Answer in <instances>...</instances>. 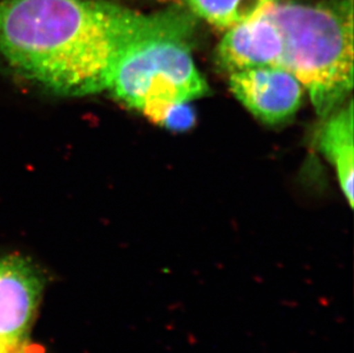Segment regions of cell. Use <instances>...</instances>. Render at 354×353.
<instances>
[{"label":"cell","instance_id":"6da1fadb","mask_svg":"<svg viewBox=\"0 0 354 353\" xmlns=\"http://www.w3.org/2000/svg\"><path fill=\"white\" fill-rule=\"evenodd\" d=\"M149 20L107 0H0V55L52 93H99Z\"/></svg>","mask_w":354,"mask_h":353},{"label":"cell","instance_id":"7a4b0ae2","mask_svg":"<svg viewBox=\"0 0 354 353\" xmlns=\"http://www.w3.org/2000/svg\"><path fill=\"white\" fill-rule=\"evenodd\" d=\"M217 64L228 75L277 67L297 77L315 111L326 117L353 89V0L277 1L227 30Z\"/></svg>","mask_w":354,"mask_h":353},{"label":"cell","instance_id":"3957f363","mask_svg":"<svg viewBox=\"0 0 354 353\" xmlns=\"http://www.w3.org/2000/svg\"><path fill=\"white\" fill-rule=\"evenodd\" d=\"M195 29L196 17L183 5L151 13L118 61L107 90L160 125L172 107L205 96L209 87L192 55Z\"/></svg>","mask_w":354,"mask_h":353},{"label":"cell","instance_id":"277c9868","mask_svg":"<svg viewBox=\"0 0 354 353\" xmlns=\"http://www.w3.org/2000/svg\"><path fill=\"white\" fill-rule=\"evenodd\" d=\"M45 277L32 260L0 257V342L24 351L43 296Z\"/></svg>","mask_w":354,"mask_h":353},{"label":"cell","instance_id":"5b68a950","mask_svg":"<svg viewBox=\"0 0 354 353\" xmlns=\"http://www.w3.org/2000/svg\"><path fill=\"white\" fill-rule=\"evenodd\" d=\"M237 100L258 120L279 124L297 113L304 87L297 77L277 67H254L235 71L228 77Z\"/></svg>","mask_w":354,"mask_h":353},{"label":"cell","instance_id":"8992f818","mask_svg":"<svg viewBox=\"0 0 354 353\" xmlns=\"http://www.w3.org/2000/svg\"><path fill=\"white\" fill-rule=\"evenodd\" d=\"M324 118L317 132V148L334 167L342 192L353 208V102L348 101V106L339 107Z\"/></svg>","mask_w":354,"mask_h":353},{"label":"cell","instance_id":"52a82bcc","mask_svg":"<svg viewBox=\"0 0 354 353\" xmlns=\"http://www.w3.org/2000/svg\"><path fill=\"white\" fill-rule=\"evenodd\" d=\"M196 19L230 30L257 17L280 0H181Z\"/></svg>","mask_w":354,"mask_h":353},{"label":"cell","instance_id":"ba28073f","mask_svg":"<svg viewBox=\"0 0 354 353\" xmlns=\"http://www.w3.org/2000/svg\"><path fill=\"white\" fill-rule=\"evenodd\" d=\"M195 123L194 110L189 106V102L172 107L164 117L160 125L170 130H188Z\"/></svg>","mask_w":354,"mask_h":353},{"label":"cell","instance_id":"9c48e42d","mask_svg":"<svg viewBox=\"0 0 354 353\" xmlns=\"http://www.w3.org/2000/svg\"><path fill=\"white\" fill-rule=\"evenodd\" d=\"M0 353H24V351L15 350V349L7 347V345L0 342Z\"/></svg>","mask_w":354,"mask_h":353}]
</instances>
